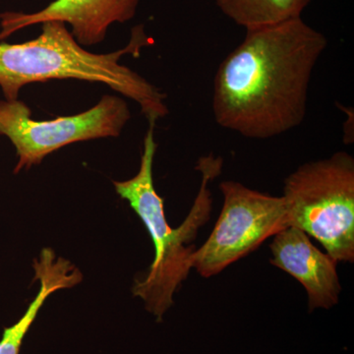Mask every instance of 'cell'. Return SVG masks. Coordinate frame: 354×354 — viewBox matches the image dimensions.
Returning <instances> with one entry per match:
<instances>
[{"mask_svg":"<svg viewBox=\"0 0 354 354\" xmlns=\"http://www.w3.org/2000/svg\"><path fill=\"white\" fill-rule=\"evenodd\" d=\"M328 39L301 18L246 30L214 79L213 113L221 127L270 139L301 125L312 75Z\"/></svg>","mask_w":354,"mask_h":354,"instance_id":"cell-1","label":"cell"},{"mask_svg":"<svg viewBox=\"0 0 354 354\" xmlns=\"http://www.w3.org/2000/svg\"><path fill=\"white\" fill-rule=\"evenodd\" d=\"M143 24L135 26L129 43L113 53H94L81 46L59 21L41 24L36 39L21 44L0 43V88L6 101H16L32 83L50 80L101 83L137 102L148 122L169 114L167 95L134 70L120 64L125 55L138 57L150 46Z\"/></svg>","mask_w":354,"mask_h":354,"instance_id":"cell-2","label":"cell"},{"mask_svg":"<svg viewBox=\"0 0 354 354\" xmlns=\"http://www.w3.org/2000/svg\"><path fill=\"white\" fill-rule=\"evenodd\" d=\"M155 125L156 122H149L136 176L113 183L115 192L129 203L152 239L155 248L152 265L145 277L135 281L132 292L143 300L145 308L160 322L174 304V293L193 269L192 257L196 248L192 242L211 216L209 184L221 174L223 158L213 153L199 158L196 165L201 174L199 192L185 220L178 227L172 228L165 218L164 199L153 184V160L158 148Z\"/></svg>","mask_w":354,"mask_h":354,"instance_id":"cell-3","label":"cell"},{"mask_svg":"<svg viewBox=\"0 0 354 354\" xmlns=\"http://www.w3.org/2000/svg\"><path fill=\"white\" fill-rule=\"evenodd\" d=\"M286 223L322 244L335 262L354 260V158L346 152L300 165L283 186Z\"/></svg>","mask_w":354,"mask_h":354,"instance_id":"cell-4","label":"cell"},{"mask_svg":"<svg viewBox=\"0 0 354 354\" xmlns=\"http://www.w3.org/2000/svg\"><path fill=\"white\" fill-rule=\"evenodd\" d=\"M131 118L127 102L116 95H104L93 108L50 120L32 118L24 102L0 101V135L16 150L14 174L29 171L53 152L79 142L120 136Z\"/></svg>","mask_w":354,"mask_h":354,"instance_id":"cell-5","label":"cell"},{"mask_svg":"<svg viewBox=\"0 0 354 354\" xmlns=\"http://www.w3.org/2000/svg\"><path fill=\"white\" fill-rule=\"evenodd\" d=\"M220 189L223 197L220 216L192 257L193 269L204 278L220 274L288 227L283 196H272L234 180L223 181Z\"/></svg>","mask_w":354,"mask_h":354,"instance_id":"cell-6","label":"cell"},{"mask_svg":"<svg viewBox=\"0 0 354 354\" xmlns=\"http://www.w3.org/2000/svg\"><path fill=\"white\" fill-rule=\"evenodd\" d=\"M141 0H55L37 12L8 11L0 14V41L14 32L50 21L68 25L81 46L102 43L111 26L129 22L136 16Z\"/></svg>","mask_w":354,"mask_h":354,"instance_id":"cell-7","label":"cell"},{"mask_svg":"<svg viewBox=\"0 0 354 354\" xmlns=\"http://www.w3.org/2000/svg\"><path fill=\"white\" fill-rule=\"evenodd\" d=\"M272 237L270 262L301 283L308 295L310 311L335 306L342 291L337 263L319 250L299 228L286 227Z\"/></svg>","mask_w":354,"mask_h":354,"instance_id":"cell-8","label":"cell"},{"mask_svg":"<svg viewBox=\"0 0 354 354\" xmlns=\"http://www.w3.org/2000/svg\"><path fill=\"white\" fill-rule=\"evenodd\" d=\"M32 271L34 281L39 283V290L19 321L4 329L0 339V354H20L26 335L46 299L53 293L75 288L83 281V274L79 268L71 261L57 255L50 247H44L38 257L32 260Z\"/></svg>","mask_w":354,"mask_h":354,"instance_id":"cell-9","label":"cell"},{"mask_svg":"<svg viewBox=\"0 0 354 354\" xmlns=\"http://www.w3.org/2000/svg\"><path fill=\"white\" fill-rule=\"evenodd\" d=\"M312 0H216L228 19L245 30L257 29L301 18Z\"/></svg>","mask_w":354,"mask_h":354,"instance_id":"cell-10","label":"cell"}]
</instances>
